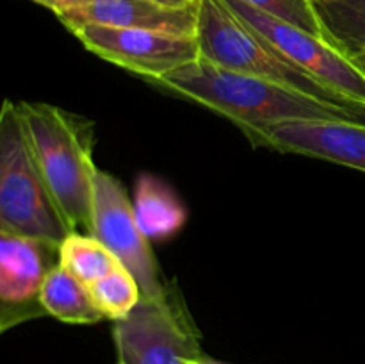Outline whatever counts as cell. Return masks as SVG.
<instances>
[{"mask_svg":"<svg viewBox=\"0 0 365 364\" xmlns=\"http://www.w3.org/2000/svg\"><path fill=\"white\" fill-rule=\"evenodd\" d=\"M0 231L61 245L70 234L29 145L18 102L0 109Z\"/></svg>","mask_w":365,"mask_h":364,"instance_id":"4","label":"cell"},{"mask_svg":"<svg viewBox=\"0 0 365 364\" xmlns=\"http://www.w3.org/2000/svg\"><path fill=\"white\" fill-rule=\"evenodd\" d=\"M155 84L228 118L245 134L298 120L365 123V113L321 102L305 93L217 66L202 57L164 75Z\"/></svg>","mask_w":365,"mask_h":364,"instance_id":"1","label":"cell"},{"mask_svg":"<svg viewBox=\"0 0 365 364\" xmlns=\"http://www.w3.org/2000/svg\"><path fill=\"white\" fill-rule=\"evenodd\" d=\"M189 364H220V363H214V360L205 359V357H196V359L189 360Z\"/></svg>","mask_w":365,"mask_h":364,"instance_id":"21","label":"cell"},{"mask_svg":"<svg viewBox=\"0 0 365 364\" xmlns=\"http://www.w3.org/2000/svg\"><path fill=\"white\" fill-rule=\"evenodd\" d=\"M200 6V4H198ZM198 6L166 7L152 0H82L56 11V18L70 31L78 25L146 29L196 38Z\"/></svg>","mask_w":365,"mask_h":364,"instance_id":"11","label":"cell"},{"mask_svg":"<svg viewBox=\"0 0 365 364\" xmlns=\"http://www.w3.org/2000/svg\"><path fill=\"white\" fill-rule=\"evenodd\" d=\"M152 2L160 4V6H166V7H195L198 6L200 0H152Z\"/></svg>","mask_w":365,"mask_h":364,"instance_id":"19","label":"cell"},{"mask_svg":"<svg viewBox=\"0 0 365 364\" xmlns=\"http://www.w3.org/2000/svg\"><path fill=\"white\" fill-rule=\"evenodd\" d=\"M88 288L93 302L103 314V318L113 321L127 318L143 298L141 288L135 277L121 264Z\"/></svg>","mask_w":365,"mask_h":364,"instance_id":"16","label":"cell"},{"mask_svg":"<svg viewBox=\"0 0 365 364\" xmlns=\"http://www.w3.org/2000/svg\"><path fill=\"white\" fill-rule=\"evenodd\" d=\"M118 364H123V363H118Z\"/></svg>","mask_w":365,"mask_h":364,"instance_id":"22","label":"cell"},{"mask_svg":"<svg viewBox=\"0 0 365 364\" xmlns=\"http://www.w3.org/2000/svg\"><path fill=\"white\" fill-rule=\"evenodd\" d=\"M91 236L103 243L138 280L143 296L166 291L148 238L135 220L134 203L120 178L98 170L93 186Z\"/></svg>","mask_w":365,"mask_h":364,"instance_id":"6","label":"cell"},{"mask_svg":"<svg viewBox=\"0 0 365 364\" xmlns=\"http://www.w3.org/2000/svg\"><path fill=\"white\" fill-rule=\"evenodd\" d=\"M324 39L353 57L365 54V0H312Z\"/></svg>","mask_w":365,"mask_h":364,"instance_id":"14","label":"cell"},{"mask_svg":"<svg viewBox=\"0 0 365 364\" xmlns=\"http://www.w3.org/2000/svg\"><path fill=\"white\" fill-rule=\"evenodd\" d=\"M71 34L95 56L157 82L200 57L196 38L146 29L78 25Z\"/></svg>","mask_w":365,"mask_h":364,"instance_id":"8","label":"cell"},{"mask_svg":"<svg viewBox=\"0 0 365 364\" xmlns=\"http://www.w3.org/2000/svg\"><path fill=\"white\" fill-rule=\"evenodd\" d=\"M271 16L284 20L302 31L324 38L323 29L314 11L312 0H242Z\"/></svg>","mask_w":365,"mask_h":364,"instance_id":"17","label":"cell"},{"mask_svg":"<svg viewBox=\"0 0 365 364\" xmlns=\"http://www.w3.org/2000/svg\"><path fill=\"white\" fill-rule=\"evenodd\" d=\"M134 213L148 239H168L177 234L187 213L173 189L153 175H141L134 193Z\"/></svg>","mask_w":365,"mask_h":364,"instance_id":"12","label":"cell"},{"mask_svg":"<svg viewBox=\"0 0 365 364\" xmlns=\"http://www.w3.org/2000/svg\"><path fill=\"white\" fill-rule=\"evenodd\" d=\"M196 41L200 57L209 63L305 93L321 102L365 113V103L328 88L292 63L264 36L246 25L225 0H200Z\"/></svg>","mask_w":365,"mask_h":364,"instance_id":"3","label":"cell"},{"mask_svg":"<svg viewBox=\"0 0 365 364\" xmlns=\"http://www.w3.org/2000/svg\"><path fill=\"white\" fill-rule=\"evenodd\" d=\"M353 63H355L356 66H359L360 70L364 71V75H365V54H360V56L353 57Z\"/></svg>","mask_w":365,"mask_h":364,"instance_id":"20","label":"cell"},{"mask_svg":"<svg viewBox=\"0 0 365 364\" xmlns=\"http://www.w3.org/2000/svg\"><path fill=\"white\" fill-rule=\"evenodd\" d=\"M246 136L259 146L365 171V123L339 120L284 121Z\"/></svg>","mask_w":365,"mask_h":364,"instance_id":"10","label":"cell"},{"mask_svg":"<svg viewBox=\"0 0 365 364\" xmlns=\"http://www.w3.org/2000/svg\"><path fill=\"white\" fill-rule=\"evenodd\" d=\"M59 246L0 231V330L45 316L39 296L46 275L59 264Z\"/></svg>","mask_w":365,"mask_h":364,"instance_id":"9","label":"cell"},{"mask_svg":"<svg viewBox=\"0 0 365 364\" xmlns=\"http://www.w3.org/2000/svg\"><path fill=\"white\" fill-rule=\"evenodd\" d=\"M113 334L123 364H189L203 357L198 328L173 285L160 296H143L127 318L114 321Z\"/></svg>","mask_w":365,"mask_h":364,"instance_id":"5","label":"cell"},{"mask_svg":"<svg viewBox=\"0 0 365 364\" xmlns=\"http://www.w3.org/2000/svg\"><path fill=\"white\" fill-rule=\"evenodd\" d=\"M31 2H36V4H39V6L48 7L52 13H56V11L64 9V7L75 6V4L82 2V0H31Z\"/></svg>","mask_w":365,"mask_h":364,"instance_id":"18","label":"cell"},{"mask_svg":"<svg viewBox=\"0 0 365 364\" xmlns=\"http://www.w3.org/2000/svg\"><path fill=\"white\" fill-rule=\"evenodd\" d=\"M59 264L86 285H91L120 266V261L95 236L70 232L59 246Z\"/></svg>","mask_w":365,"mask_h":364,"instance_id":"15","label":"cell"},{"mask_svg":"<svg viewBox=\"0 0 365 364\" xmlns=\"http://www.w3.org/2000/svg\"><path fill=\"white\" fill-rule=\"evenodd\" d=\"M39 300L45 313L63 323L93 325L106 320L93 302L88 285L61 264L46 275Z\"/></svg>","mask_w":365,"mask_h":364,"instance_id":"13","label":"cell"},{"mask_svg":"<svg viewBox=\"0 0 365 364\" xmlns=\"http://www.w3.org/2000/svg\"><path fill=\"white\" fill-rule=\"evenodd\" d=\"M246 25L277 46L292 63L341 95L365 103L364 71L324 38L302 31L284 20L271 16L242 0H225Z\"/></svg>","mask_w":365,"mask_h":364,"instance_id":"7","label":"cell"},{"mask_svg":"<svg viewBox=\"0 0 365 364\" xmlns=\"http://www.w3.org/2000/svg\"><path fill=\"white\" fill-rule=\"evenodd\" d=\"M36 164L71 232L91 234L93 127L45 102H18Z\"/></svg>","mask_w":365,"mask_h":364,"instance_id":"2","label":"cell"}]
</instances>
